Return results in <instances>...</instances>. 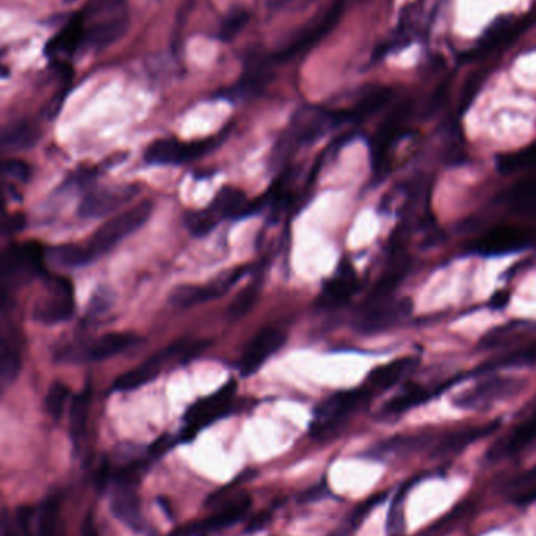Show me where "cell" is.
Here are the masks:
<instances>
[{
	"instance_id": "2e32d148",
	"label": "cell",
	"mask_w": 536,
	"mask_h": 536,
	"mask_svg": "<svg viewBox=\"0 0 536 536\" xmlns=\"http://www.w3.org/2000/svg\"><path fill=\"white\" fill-rule=\"evenodd\" d=\"M45 248L38 242L26 243L8 249L0 257V275H38L45 270Z\"/></svg>"
},
{
	"instance_id": "7402d4cb",
	"label": "cell",
	"mask_w": 536,
	"mask_h": 536,
	"mask_svg": "<svg viewBox=\"0 0 536 536\" xmlns=\"http://www.w3.org/2000/svg\"><path fill=\"white\" fill-rule=\"evenodd\" d=\"M418 366V360L412 356H403L399 360L391 361L385 366L373 369L372 372L369 373L366 381L362 386L366 387L370 395L383 393L391 387L395 386L400 379L405 378L408 373L414 370V367Z\"/></svg>"
},
{
	"instance_id": "ab89813d",
	"label": "cell",
	"mask_w": 536,
	"mask_h": 536,
	"mask_svg": "<svg viewBox=\"0 0 536 536\" xmlns=\"http://www.w3.org/2000/svg\"><path fill=\"white\" fill-rule=\"evenodd\" d=\"M484 72H474L469 79L466 80L461 98H459V111H466L471 107L474 99L477 96L480 88L483 85Z\"/></svg>"
},
{
	"instance_id": "e0dca14e",
	"label": "cell",
	"mask_w": 536,
	"mask_h": 536,
	"mask_svg": "<svg viewBox=\"0 0 536 536\" xmlns=\"http://www.w3.org/2000/svg\"><path fill=\"white\" fill-rule=\"evenodd\" d=\"M358 273L348 261H342L334 275L325 282L319 296L321 308L333 309L345 305L358 290Z\"/></svg>"
},
{
	"instance_id": "7c38bea8",
	"label": "cell",
	"mask_w": 536,
	"mask_h": 536,
	"mask_svg": "<svg viewBox=\"0 0 536 536\" xmlns=\"http://www.w3.org/2000/svg\"><path fill=\"white\" fill-rule=\"evenodd\" d=\"M412 301L410 298L385 300L362 308L356 321V331L362 334H377L395 327L402 319L411 314Z\"/></svg>"
},
{
	"instance_id": "52a82bcc",
	"label": "cell",
	"mask_w": 536,
	"mask_h": 536,
	"mask_svg": "<svg viewBox=\"0 0 536 536\" xmlns=\"http://www.w3.org/2000/svg\"><path fill=\"white\" fill-rule=\"evenodd\" d=\"M342 14H344V4L342 2L334 4L333 7L328 8L325 13L317 16L314 20L309 22L308 26L303 27L295 33V38L275 53L273 63H281V61L284 63L298 57L301 53H308L311 47H314L333 30L342 18Z\"/></svg>"
},
{
	"instance_id": "d590c367",
	"label": "cell",
	"mask_w": 536,
	"mask_h": 536,
	"mask_svg": "<svg viewBox=\"0 0 536 536\" xmlns=\"http://www.w3.org/2000/svg\"><path fill=\"white\" fill-rule=\"evenodd\" d=\"M507 491L510 494L511 502L517 505H529L536 500V466L529 471L523 472L515 480H511Z\"/></svg>"
},
{
	"instance_id": "ac0fdd59",
	"label": "cell",
	"mask_w": 536,
	"mask_h": 536,
	"mask_svg": "<svg viewBox=\"0 0 536 536\" xmlns=\"http://www.w3.org/2000/svg\"><path fill=\"white\" fill-rule=\"evenodd\" d=\"M22 367V337L13 327L0 328V394L12 386Z\"/></svg>"
},
{
	"instance_id": "9a60e30c",
	"label": "cell",
	"mask_w": 536,
	"mask_h": 536,
	"mask_svg": "<svg viewBox=\"0 0 536 536\" xmlns=\"http://www.w3.org/2000/svg\"><path fill=\"white\" fill-rule=\"evenodd\" d=\"M288 334L280 328H264L249 340L248 345L243 350L239 369L242 375H251L257 372L273 354L284 347Z\"/></svg>"
},
{
	"instance_id": "5bb4252c",
	"label": "cell",
	"mask_w": 536,
	"mask_h": 536,
	"mask_svg": "<svg viewBox=\"0 0 536 536\" xmlns=\"http://www.w3.org/2000/svg\"><path fill=\"white\" fill-rule=\"evenodd\" d=\"M76 311L74 286L69 280L55 278L53 292L35 306L33 319L45 325H59L69 321Z\"/></svg>"
},
{
	"instance_id": "ffe728a7",
	"label": "cell",
	"mask_w": 536,
	"mask_h": 536,
	"mask_svg": "<svg viewBox=\"0 0 536 536\" xmlns=\"http://www.w3.org/2000/svg\"><path fill=\"white\" fill-rule=\"evenodd\" d=\"M138 189L134 185L104 189L90 193L80 203V215L85 218H99L118 209L123 204L129 203L137 195Z\"/></svg>"
},
{
	"instance_id": "d6a6232c",
	"label": "cell",
	"mask_w": 536,
	"mask_h": 536,
	"mask_svg": "<svg viewBox=\"0 0 536 536\" xmlns=\"http://www.w3.org/2000/svg\"><path fill=\"white\" fill-rule=\"evenodd\" d=\"M90 400H92V393L88 387L72 400L71 411H69V434L76 444H79L85 434Z\"/></svg>"
},
{
	"instance_id": "603a6c76",
	"label": "cell",
	"mask_w": 536,
	"mask_h": 536,
	"mask_svg": "<svg viewBox=\"0 0 536 536\" xmlns=\"http://www.w3.org/2000/svg\"><path fill=\"white\" fill-rule=\"evenodd\" d=\"M129 26L131 20L127 14H115L88 28L84 37V45L92 51H104L118 43L129 30Z\"/></svg>"
},
{
	"instance_id": "b9f144b4",
	"label": "cell",
	"mask_w": 536,
	"mask_h": 536,
	"mask_svg": "<svg viewBox=\"0 0 536 536\" xmlns=\"http://www.w3.org/2000/svg\"><path fill=\"white\" fill-rule=\"evenodd\" d=\"M4 142L10 146L24 148L35 142V129L28 125L16 126L4 134Z\"/></svg>"
},
{
	"instance_id": "6da1fadb",
	"label": "cell",
	"mask_w": 536,
	"mask_h": 536,
	"mask_svg": "<svg viewBox=\"0 0 536 536\" xmlns=\"http://www.w3.org/2000/svg\"><path fill=\"white\" fill-rule=\"evenodd\" d=\"M152 209L154 207L150 201H143L101 224L88 239V242L82 245L86 264H92L101 256L110 253L111 249L117 248L127 237L135 234L150 220Z\"/></svg>"
},
{
	"instance_id": "bcb514c9",
	"label": "cell",
	"mask_w": 536,
	"mask_h": 536,
	"mask_svg": "<svg viewBox=\"0 0 536 536\" xmlns=\"http://www.w3.org/2000/svg\"><path fill=\"white\" fill-rule=\"evenodd\" d=\"M508 303V295L505 294V292H499L496 296H492V300H491V305H492V308H505V305Z\"/></svg>"
},
{
	"instance_id": "ba28073f",
	"label": "cell",
	"mask_w": 536,
	"mask_h": 536,
	"mask_svg": "<svg viewBox=\"0 0 536 536\" xmlns=\"http://www.w3.org/2000/svg\"><path fill=\"white\" fill-rule=\"evenodd\" d=\"M215 140H199V142H181L177 138H160L144 150V162L148 165H183L203 158L215 146Z\"/></svg>"
},
{
	"instance_id": "681fc988",
	"label": "cell",
	"mask_w": 536,
	"mask_h": 536,
	"mask_svg": "<svg viewBox=\"0 0 536 536\" xmlns=\"http://www.w3.org/2000/svg\"><path fill=\"white\" fill-rule=\"evenodd\" d=\"M2 536H16L14 535L13 532H7V533H4V535Z\"/></svg>"
},
{
	"instance_id": "83f0119b",
	"label": "cell",
	"mask_w": 536,
	"mask_h": 536,
	"mask_svg": "<svg viewBox=\"0 0 536 536\" xmlns=\"http://www.w3.org/2000/svg\"><path fill=\"white\" fill-rule=\"evenodd\" d=\"M443 387L434 389V387L426 386H410L383 406L381 416H399V414L410 411L411 408H416V406L422 405L433 399Z\"/></svg>"
},
{
	"instance_id": "c3c4849f",
	"label": "cell",
	"mask_w": 536,
	"mask_h": 536,
	"mask_svg": "<svg viewBox=\"0 0 536 536\" xmlns=\"http://www.w3.org/2000/svg\"><path fill=\"white\" fill-rule=\"evenodd\" d=\"M76 2H77V0H63L65 5H72V4H76Z\"/></svg>"
},
{
	"instance_id": "4dcf8cb0",
	"label": "cell",
	"mask_w": 536,
	"mask_h": 536,
	"mask_svg": "<svg viewBox=\"0 0 536 536\" xmlns=\"http://www.w3.org/2000/svg\"><path fill=\"white\" fill-rule=\"evenodd\" d=\"M497 428V422H492L490 426H474V428H467V430H461V432L451 433L447 438L441 441V444L436 447V455H451V453H457V451H463L465 447L482 439L494 432Z\"/></svg>"
},
{
	"instance_id": "f546056e",
	"label": "cell",
	"mask_w": 536,
	"mask_h": 536,
	"mask_svg": "<svg viewBox=\"0 0 536 536\" xmlns=\"http://www.w3.org/2000/svg\"><path fill=\"white\" fill-rule=\"evenodd\" d=\"M507 199L516 214L536 216V176L525 177L515 183L508 190Z\"/></svg>"
},
{
	"instance_id": "f35d334b",
	"label": "cell",
	"mask_w": 536,
	"mask_h": 536,
	"mask_svg": "<svg viewBox=\"0 0 536 536\" xmlns=\"http://www.w3.org/2000/svg\"><path fill=\"white\" fill-rule=\"evenodd\" d=\"M69 397V387L66 386L65 383H53V386L49 387L46 397L47 412L51 414V418L59 420L61 414L65 411L66 402Z\"/></svg>"
},
{
	"instance_id": "1f68e13d",
	"label": "cell",
	"mask_w": 536,
	"mask_h": 536,
	"mask_svg": "<svg viewBox=\"0 0 536 536\" xmlns=\"http://www.w3.org/2000/svg\"><path fill=\"white\" fill-rule=\"evenodd\" d=\"M497 168L505 175H515L521 171L535 170L536 142L524 146L515 152H508L497 158Z\"/></svg>"
},
{
	"instance_id": "7bdbcfd3",
	"label": "cell",
	"mask_w": 536,
	"mask_h": 536,
	"mask_svg": "<svg viewBox=\"0 0 536 536\" xmlns=\"http://www.w3.org/2000/svg\"><path fill=\"white\" fill-rule=\"evenodd\" d=\"M256 295H257L256 288H247L242 295H239L229 308V319L237 321L243 315L248 314L251 308H253V305H255Z\"/></svg>"
},
{
	"instance_id": "4fadbf2b",
	"label": "cell",
	"mask_w": 536,
	"mask_h": 536,
	"mask_svg": "<svg viewBox=\"0 0 536 536\" xmlns=\"http://www.w3.org/2000/svg\"><path fill=\"white\" fill-rule=\"evenodd\" d=\"M411 101H405L397 105L379 126L378 131L373 135L372 143H370L373 170H383V165L386 162L391 148L402 135L406 121L411 115Z\"/></svg>"
},
{
	"instance_id": "30bf717a",
	"label": "cell",
	"mask_w": 536,
	"mask_h": 536,
	"mask_svg": "<svg viewBox=\"0 0 536 536\" xmlns=\"http://www.w3.org/2000/svg\"><path fill=\"white\" fill-rule=\"evenodd\" d=\"M339 113H331L321 109H308L303 110L295 117L292 127L282 140L281 150H292V148H300L305 144L313 143L317 138H321L325 132L339 126Z\"/></svg>"
},
{
	"instance_id": "8992f818",
	"label": "cell",
	"mask_w": 536,
	"mask_h": 536,
	"mask_svg": "<svg viewBox=\"0 0 536 536\" xmlns=\"http://www.w3.org/2000/svg\"><path fill=\"white\" fill-rule=\"evenodd\" d=\"M372 395L364 386L340 391V393L328 397L315 410L314 422L311 426V432L315 436L333 432L336 426H339L344 422V418H347L361 403H364Z\"/></svg>"
},
{
	"instance_id": "3957f363",
	"label": "cell",
	"mask_w": 536,
	"mask_h": 536,
	"mask_svg": "<svg viewBox=\"0 0 536 536\" xmlns=\"http://www.w3.org/2000/svg\"><path fill=\"white\" fill-rule=\"evenodd\" d=\"M203 347V342H176L171 347H166L162 352L152 354L150 358L143 361L140 366L134 367L129 372L119 375L113 383V389L118 393H129V391L144 386L152 379L158 378L166 362L190 358L191 354L198 353Z\"/></svg>"
},
{
	"instance_id": "8d00e7d4",
	"label": "cell",
	"mask_w": 536,
	"mask_h": 536,
	"mask_svg": "<svg viewBox=\"0 0 536 536\" xmlns=\"http://www.w3.org/2000/svg\"><path fill=\"white\" fill-rule=\"evenodd\" d=\"M183 223H185V226L189 229L191 236L204 237L209 236L210 232L216 228V224L220 223V220L207 207V209L189 210V212H185Z\"/></svg>"
},
{
	"instance_id": "836d02e7",
	"label": "cell",
	"mask_w": 536,
	"mask_h": 536,
	"mask_svg": "<svg viewBox=\"0 0 536 536\" xmlns=\"http://www.w3.org/2000/svg\"><path fill=\"white\" fill-rule=\"evenodd\" d=\"M85 30H84V20L82 16H74L68 26L53 38L51 43V53H69L76 51L79 45L84 43Z\"/></svg>"
},
{
	"instance_id": "484cf974",
	"label": "cell",
	"mask_w": 536,
	"mask_h": 536,
	"mask_svg": "<svg viewBox=\"0 0 536 536\" xmlns=\"http://www.w3.org/2000/svg\"><path fill=\"white\" fill-rule=\"evenodd\" d=\"M394 96L393 88H378L361 98L356 104L348 109V110L339 111L340 125L342 123H362L367 118L378 113L381 109H385Z\"/></svg>"
},
{
	"instance_id": "277c9868",
	"label": "cell",
	"mask_w": 536,
	"mask_h": 536,
	"mask_svg": "<svg viewBox=\"0 0 536 536\" xmlns=\"http://www.w3.org/2000/svg\"><path fill=\"white\" fill-rule=\"evenodd\" d=\"M236 381L229 379L228 383L223 385L218 391L198 400L197 403L190 406L189 411L185 412L183 418V428L181 433L183 441L195 438L203 428L212 426L214 422L229 414L236 399Z\"/></svg>"
},
{
	"instance_id": "60d3db41",
	"label": "cell",
	"mask_w": 536,
	"mask_h": 536,
	"mask_svg": "<svg viewBox=\"0 0 536 536\" xmlns=\"http://www.w3.org/2000/svg\"><path fill=\"white\" fill-rule=\"evenodd\" d=\"M59 507L55 502H47L45 510L41 511L38 523V536H57V515Z\"/></svg>"
},
{
	"instance_id": "d4e9b609",
	"label": "cell",
	"mask_w": 536,
	"mask_h": 536,
	"mask_svg": "<svg viewBox=\"0 0 536 536\" xmlns=\"http://www.w3.org/2000/svg\"><path fill=\"white\" fill-rule=\"evenodd\" d=\"M113 515L132 529H140L143 524L142 507L137 492L127 482H121L111 497Z\"/></svg>"
},
{
	"instance_id": "f907efd6",
	"label": "cell",
	"mask_w": 536,
	"mask_h": 536,
	"mask_svg": "<svg viewBox=\"0 0 536 536\" xmlns=\"http://www.w3.org/2000/svg\"><path fill=\"white\" fill-rule=\"evenodd\" d=\"M93 2H99V0H93Z\"/></svg>"
},
{
	"instance_id": "cb8c5ba5",
	"label": "cell",
	"mask_w": 536,
	"mask_h": 536,
	"mask_svg": "<svg viewBox=\"0 0 536 536\" xmlns=\"http://www.w3.org/2000/svg\"><path fill=\"white\" fill-rule=\"evenodd\" d=\"M212 214L222 222L231 218H243L255 214L253 204L248 203L245 191L236 187H223L209 204Z\"/></svg>"
},
{
	"instance_id": "d6986e66",
	"label": "cell",
	"mask_w": 536,
	"mask_h": 536,
	"mask_svg": "<svg viewBox=\"0 0 536 536\" xmlns=\"http://www.w3.org/2000/svg\"><path fill=\"white\" fill-rule=\"evenodd\" d=\"M529 18H502V20H497L492 26L486 30L483 37L478 40L477 45L474 46L469 57L471 59H480L484 57L486 53H491L492 51H496L499 47H505L510 45L511 41H515L517 38V35L523 32L525 28V24L529 22Z\"/></svg>"
},
{
	"instance_id": "9c48e42d",
	"label": "cell",
	"mask_w": 536,
	"mask_h": 536,
	"mask_svg": "<svg viewBox=\"0 0 536 536\" xmlns=\"http://www.w3.org/2000/svg\"><path fill=\"white\" fill-rule=\"evenodd\" d=\"M533 231L524 226H497L471 243V251L480 256H504L527 248L533 242Z\"/></svg>"
},
{
	"instance_id": "5b68a950",
	"label": "cell",
	"mask_w": 536,
	"mask_h": 536,
	"mask_svg": "<svg viewBox=\"0 0 536 536\" xmlns=\"http://www.w3.org/2000/svg\"><path fill=\"white\" fill-rule=\"evenodd\" d=\"M140 342L142 337L137 334L109 333L88 344L63 348L60 350L59 358L63 362H74V364L99 362L125 353L127 350L137 347Z\"/></svg>"
},
{
	"instance_id": "ee69618b",
	"label": "cell",
	"mask_w": 536,
	"mask_h": 536,
	"mask_svg": "<svg viewBox=\"0 0 536 536\" xmlns=\"http://www.w3.org/2000/svg\"><path fill=\"white\" fill-rule=\"evenodd\" d=\"M403 497H405V491H400L394 500L393 508H391L389 519H387V529H389V533L394 536L400 535L403 532Z\"/></svg>"
},
{
	"instance_id": "44dd1931",
	"label": "cell",
	"mask_w": 536,
	"mask_h": 536,
	"mask_svg": "<svg viewBox=\"0 0 536 536\" xmlns=\"http://www.w3.org/2000/svg\"><path fill=\"white\" fill-rule=\"evenodd\" d=\"M536 444V416L527 418L523 424H519L516 428H513L504 438L499 439L497 443L491 445L490 451L486 453V458L490 461H499L505 458H511L527 451L529 447Z\"/></svg>"
},
{
	"instance_id": "e575fe53",
	"label": "cell",
	"mask_w": 536,
	"mask_h": 536,
	"mask_svg": "<svg viewBox=\"0 0 536 536\" xmlns=\"http://www.w3.org/2000/svg\"><path fill=\"white\" fill-rule=\"evenodd\" d=\"M270 82V71L267 68H256L253 71L248 72L237 85L229 88L226 93V98L243 99L248 96H255L265 88Z\"/></svg>"
},
{
	"instance_id": "f1b7e54d",
	"label": "cell",
	"mask_w": 536,
	"mask_h": 536,
	"mask_svg": "<svg viewBox=\"0 0 536 536\" xmlns=\"http://www.w3.org/2000/svg\"><path fill=\"white\" fill-rule=\"evenodd\" d=\"M410 270V262L399 261L394 264L393 267L387 268L386 273L379 278L378 282L375 284V288H372L370 295L367 296L366 305H375V303H381V301L389 300L391 295L397 290L406 273Z\"/></svg>"
},
{
	"instance_id": "8fae6325",
	"label": "cell",
	"mask_w": 536,
	"mask_h": 536,
	"mask_svg": "<svg viewBox=\"0 0 536 536\" xmlns=\"http://www.w3.org/2000/svg\"><path fill=\"white\" fill-rule=\"evenodd\" d=\"M245 270L237 268L228 273H223L209 284H183L177 286L170 295V303L176 308H193L201 303L220 298L242 278Z\"/></svg>"
},
{
	"instance_id": "4316f807",
	"label": "cell",
	"mask_w": 536,
	"mask_h": 536,
	"mask_svg": "<svg viewBox=\"0 0 536 536\" xmlns=\"http://www.w3.org/2000/svg\"><path fill=\"white\" fill-rule=\"evenodd\" d=\"M249 505H251V500L248 496L237 497L228 504L223 505L215 515H212L207 519H204L203 523L195 525V532L203 535V533H210V532H216V530L224 529L229 525H234L239 521H242L245 515L248 513Z\"/></svg>"
},
{
	"instance_id": "7dc6e473",
	"label": "cell",
	"mask_w": 536,
	"mask_h": 536,
	"mask_svg": "<svg viewBox=\"0 0 536 536\" xmlns=\"http://www.w3.org/2000/svg\"><path fill=\"white\" fill-rule=\"evenodd\" d=\"M84 536H98V530L94 527L92 517H88L84 525Z\"/></svg>"
},
{
	"instance_id": "7a4b0ae2",
	"label": "cell",
	"mask_w": 536,
	"mask_h": 536,
	"mask_svg": "<svg viewBox=\"0 0 536 536\" xmlns=\"http://www.w3.org/2000/svg\"><path fill=\"white\" fill-rule=\"evenodd\" d=\"M529 379L508 375H492L458 394L453 405L465 411H484L523 393Z\"/></svg>"
},
{
	"instance_id": "74e56055",
	"label": "cell",
	"mask_w": 536,
	"mask_h": 536,
	"mask_svg": "<svg viewBox=\"0 0 536 536\" xmlns=\"http://www.w3.org/2000/svg\"><path fill=\"white\" fill-rule=\"evenodd\" d=\"M249 13L245 8H236L224 18L220 27L218 37L220 40L231 41L236 38L239 33L242 32V28L248 24Z\"/></svg>"
},
{
	"instance_id": "f6af8a7d",
	"label": "cell",
	"mask_w": 536,
	"mask_h": 536,
	"mask_svg": "<svg viewBox=\"0 0 536 536\" xmlns=\"http://www.w3.org/2000/svg\"><path fill=\"white\" fill-rule=\"evenodd\" d=\"M125 2L126 0H99L96 4H98V7L101 8V10L113 12V10L121 7Z\"/></svg>"
}]
</instances>
